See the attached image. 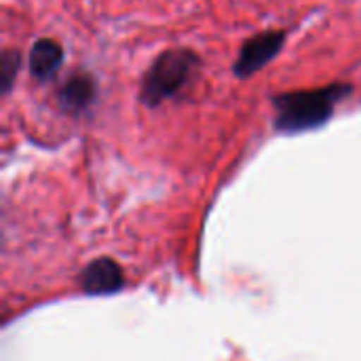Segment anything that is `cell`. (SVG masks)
Masks as SVG:
<instances>
[{
	"mask_svg": "<svg viewBox=\"0 0 361 361\" xmlns=\"http://www.w3.org/2000/svg\"><path fill=\"white\" fill-rule=\"evenodd\" d=\"M123 283H125L123 269L110 258L93 260L80 275V286L91 296L114 294L123 288Z\"/></svg>",
	"mask_w": 361,
	"mask_h": 361,
	"instance_id": "obj_4",
	"label": "cell"
},
{
	"mask_svg": "<svg viewBox=\"0 0 361 361\" xmlns=\"http://www.w3.org/2000/svg\"><path fill=\"white\" fill-rule=\"evenodd\" d=\"M19 63H21L19 51L6 49V51L2 53V61H0L2 70H0V72H2V89H4V93L11 91V87H13V82H15V76H17V72H19Z\"/></svg>",
	"mask_w": 361,
	"mask_h": 361,
	"instance_id": "obj_7",
	"label": "cell"
},
{
	"mask_svg": "<svg viewBox=\"0 0 361 361\" xmlns=\"http://www.w3.org/2000/svg\"><path fill=\"white\" fill-rule=\"evenodd\" d=\"M95 95H97L95 78L87 72H76L61 85L57 99H59L63 110L82 112L95 102Z\"/></svg>",
	"mask_w": 361,
	"mask_h": 361,
	"instance_id": "obj_5",
	"label": "cell"
},
{
	"mask_svg": "<svg viewBox=\"0 0 361 361\" xmlns=\"http://www.w3.org/2000/svg\"><path fill=\"white\" fill-rule=\"evenodd\" d=\"M351 93V85L334 82L326 89L313 91H294L283 93L273 99L277 110L275 114V129L281 133H302L326 125L336 106Z\"/></svg>",
	"mask_w": 361,
	"mask_h": 361,
	"instance_id": "obj_1",
	"label": "cell"
},
{
	"mask_svg": "<svg viewBox=\"0 0 361 361\" xmlns=\"http://www.w3.org/2000/svg\"><path fill=\"white\" fill-rule=\"evenodd\" d=\"M199 68V55L190 49H167L148 68L140 99L148 108L161 106L165 99L173 97Z\"/></svg>",
	"mask_w": 361,
	"mask_h": 361,
	"instance_id": "obj_2",
	"label": "cell"
},
{
	"mask_svg": "<svg viewBox=\"0 0 361 361\" xmlns=\"http://www.w3.org/2000/svg\"><path fill=\"white\" fill-rule=\"evenodd\" d=\"M63 63V49L51 38H40L30 51V72L36 80H51Z\"/></svg>",
	"mask_w": 361,
	"mask_h": 361,
	"instance_id": "obj_6",
	"label": "cell"
},
{
	"mask_svg": "<svg viewBox=\"0 0 361 361\" xmlns=\"http://www.w3.org/2000/svg\"><path fill=\"white\" fill-rule=\"evenodd\" d=\"M286 44V32L283 30H267L256 36H252L243 47L241 53L233 66L235 76L250 78L256 72H260L271 59L277 57L281 47Z\"/></svg>",
	"mask_w": 361,
	"mask_h": 361,
	"instance_id": "obj_3",
	"label": "cell"
}]
</instances>
